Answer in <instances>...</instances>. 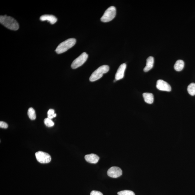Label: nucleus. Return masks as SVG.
I'll return each instance as SVG.
<instances>
[{
  "instance_id": "obj_11",
  "label": "nucleus",
  "mask_w": 195,
  "mask_h": 195,
  "mask_svg": "<svg viewBox=\"0 0 195 195\" xmlns=\"http://www.w3.org/2000/svg\"><path fill=\"white\" fill-rule=\"evenodd\" d=\"M85 158V160L88 163L96 164L98 162L99 157L96 154H92L86 155Z\"/></svg>"
},
{
  "instance_id": "obj_14",
  "label": "nucleus",
  "mask_w": 195,
  "mask_h": 195,
  "mask_svg": "<svg viewBox=\"0 0 195 195\" xmlns=\"http://www.w3.org/2000/svg\"><path fill=\"white\" fill-rule=\"evenodd\" d=\"M184 66V63L183 60H179L176 61L174 65V69L177 71H180Z\"/></svg>"
},
{
  "instance_id": "obj_9",
  "label": "nucleus",
  "mask_w": 195,
  "mask_h": 195,
  "mask_svg": "<svg viewBox=\"0 0 195 195\" xmlns=\"http://www.w3.org/2000/svg\"><path fill=\"white\" fill-rule=\"evenodd\" d=\"M126 67H127V65L125 63L121 64L120 66L115 75V79L116 81L120 80L123 78Z\"/></svg>"
},
{
  "instance_id": "obj_19",
  "label": "nucleus",
  "mask_w": 195,
  "mask_h": 195,
  "mask_svg": "<svg viewBox=\"0 0 195 195\" xmlns=\"http://www.w3.org/2000/svg\"><path fill=\"white\" fill-rule=\"evenodd\" d=\"M57 116V114L55 113L54 110L50 109L48 112V118L52 119Z\"/></svg>"
},
{
  "instance_id": "obj_15",
  "label": "nucleus",
  "mask_w": 195,
  "mask_h": 195,
  "mask_svg": "<svg viewBox=\"0 0 195 195\" xmlns=\"http://www.w3.org/2000/svg\"><path fill=\"white\" fill-rule=\"evenodd\" d=\"M188 92L190 95L192 96L195 95V84L192 83L188 86L187 88Z\"/></svg>"
},
{
  "instance_id": "obj_12",
  "label": "nucleus",
  "mask_w": 195,
  "mask_h": 195,
  "mask_svg": "<svg viewBox=\"0 0 195 195\" xmlns=\"http://www.w3.org/2000/svg\"><path fill=\"white\" fill-rule=\"evenodd\" d=\"M154 58L150 56L146 60V64L145 67L144 68V71L147 72L151 70L153 66Z\"/></svg>"
},
{
  "instance_id": "obj_4",
  "label": "nucleus",
  "mask_w": 195,
  "mask_h": 195,
  "mask_svg": "<svg viewBox=\"0 0 195 195\" xmlns=\"http://www.w3.org/2000/svg\"><path fill=\"white\" fill-rule=\"evenodd\" d=\"M116 15V8L114 6H111L104 13L101 18V21L104 23L110 22L114 18Z\"/></svg>"
},
{
  "instance_id": "obj_13",
  "label": "nucleus",
  "mask_w": 195,
  "mask_h": 195,
  "mask_svg": "<svg viewBox=\"0 0 195 195\" xmlns=\"http://www.w3.org/2000/svg\"><path fill=\"white\" fill-rule=\"evenodd\" d=\"M143 96L144 101L146 103L152 104L154 102V96L152 93H144Z\"/></svg>"
},
{
  "instance_id": "obj_1",
  "label": "nucleus",
  "mask_w": 195,
  "mask_h": 195,
  "mask_svg": "<svg viewBox=\"0 0 195 195\" xmlns=\"http://www.w3.org/2000/svg\"><path fill=\"white\" fill-rule=\"evenodd\" d=\"M0 23L10 30H17L19 28V24L16 20L7 15L0 16Z\"/></svg>"
},
{
  "instance_id": "obj_21",
  "label": "nucleus",
  "mask_w": 195,
  "mask_h": 195,
  "mask_svg": "<svg viewBox=\"0 0 195 195\" xmlns=\"http://www.w3.org/2000/svg\"><path fill=\"white\" fill-rule=\"evenodd\" d=\"M90 195H103L101 192L99 191L93 190L90 193Z\"/></svg>"
},
{
  "instance_id": "obj_3",
  "label": "nucleus",
  "mask_w": 195,
  "mask_h": 195,
  "mask_svg": "<svg viewBox=\"0 0 195 195\" xmlns=\"http://www.w3.org/2000/svg\"><path fill=\"white\" fill-rule=\"evenodd\" d=\"M109 69V66L107 65H103L100 66L93 73L90 77V81L91 82H94L98 80L103 76L104 74L108 72Z\"/></svg>"
},
{
  "instance_id": "obj_18",
  "label": "nucleus",
  "mask_w": 195,
  "mask_h": 195,
  "mask_svg": "<svg viewBox=\"0 0 195 195\" xmlns=\"http://www.w3.org/2000/svg\"><path fill=\"white\" fill-rule=\"evenodd\" d=\"M118 195H135L134 193L131 190H125L118 192Z\"/></svg>"
},
{
  "instance_id": "obj_6",
  "label": "nucleus",
  "mask_w": 195,
  "mask_h": 195,
  "mask_svg": "<svg viewBox=\"0 0 195 195\" xmlns=\"http://www.w3.org/2000/svg\"><path fill=\"white\" fill-rule=\"evenodd\" d=\"M35 155L37 161L41 163H48L52 160L50 155L47 153L39 151L36 152Z\"/></svg>"
},
{
  "instance_id": "obj_8",
  "label": "nucleus",
  "mask_w": 195,
  "mask_h": 195,
  "mask_svg": "<svg viewBox=\"0 0 195 195\" xmlns=\"http://www.w3.org/2000/svg\"><path fill=\"white\" fill-rule=\"evenodd\" d=\"M156 86L158 90L161 91L169 92L171 90V86L167 82L162 79H159L157 81Z\"/></svg>"
},
{
  "instance_id": "obj_10",
  "label": "nucleus",
  "mask_w": 195,
  "mask_h": 195,
  "mask_svg": "<svg viewBox=\"0 0 195 195\" xmlns=\"http://www.w3.org/2000/svg\"><path fill=\"white\" fill-rule=\"evenodd\" d=\"M40 20L41 21H48L52 24H54L57 21V19L56 17L54 15H42L40 17Z\"/></svg>"
},
{
  "instance_id": "obj_7",
  "label": "nucleus",
  "mask_w": 195,
  "mask_h": 195,
  "mask_svg": "<svg viewBox=\"0 0 195 195\" xmlns=\"http://www.w3.org/2000/svg\"><path fill=\"white\" fill-rule=\"evenodd\" d=\"M122 170L119 167H112L108 170V175L111 178H116L122 175Z\"/></svg>"
},
{
  "instance_id": "obj_5",
  "label": "nucleus",
  "mask_w": 195,
  "mask_h": 195,
  "mask_svg": "<svg viewBox=\"0 0 195 195\" xmlns=\"http://www.w3.org/2000/svg\"><path fill=\"white\" fill-rule=\"evenodd\" d=\"M88 55L85 52L82 54L73 61L71 66L72 69H76L83 65L88 58Z\"/></svg>"
},
{
  "instance_id": "obj_17",
  "label": "nucleus",
  "mask_w": 195,
  "mask_h": 195,
  "mask_svg": "<svg viewBox=\"0 0 195 195\" xmlns=\"http://www.w3.org/2000/svg\"><path fill=\"white\" fill-rule=\"evenodd\" d=\"M44 122L45 125L48 127H52L54 125V122L52 120V119H49L48 117L44 120Z\"/></svg>"
},
{
  "instance_id": "obj_20",
  "label": "nucleus",
  "mask_w": 195,
  "mask_h": 195,
  "mask_svg": "<svg viewBox=\"0 0 195 195\" xmlns=\"http://www.w3.org/2000/svg\"><path fill=\"white\" fill-rule=\"evenodd\" d=\"M0 127L4 129H7L8 127V125L4 122L1 121L0 122Z\"/></svg>"
},
{
  "instance_id": "obj_2",
  "label": "nucleus",
  "mask_w": 195,
  "mask_h": 195,
  "mask_svg": "<svg viewBox=\"0 0 195 195\" xmlns=\"http://www.w3.org/2000/svg\"><path fill=\"white\" fill-rule=\"evenodd\" d=\"M76 39H70L60 44L55 50V52L58 54H62L72 48L76 43Z\"/></svg>"
},
{
  "instance_id": "obj_16",
  "label": "nucleus",
  "mask_w": 195,
  "mask_h": 195,
  "mask_svg": "<svg viewBox=\"0 0 195 195\" xmlns=\"http://www.w3.org/2000/svg\"><path fill=\"white\" fill-rule=\"evenodd\" d=\"M28 115L29 117L31 120H34L36 118L35 110L32 108H30L28 109Z\"/></svg>"
}]
</instances>
